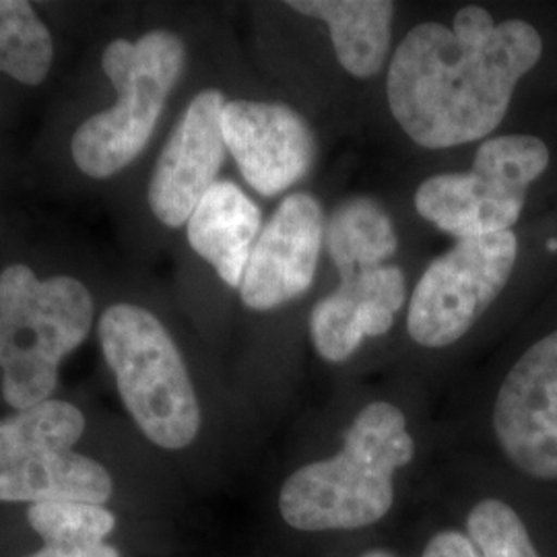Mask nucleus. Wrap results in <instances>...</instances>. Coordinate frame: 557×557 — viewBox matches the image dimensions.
<instances>
[{"instance_id": "3", "label": "nucleus", "mask_w": 557, "mask_h": 557, "mask_svg": "<svg viewBox=\"0 0 557 557\" xmlns=\"http://www.w3.org/2000/svg\"><path fill=\"white\" fill-rule=\"evenodd\" d=\"M94 296L71 275L40 278L23 262L0 271L2 397L15 411L52 397L62 359L85 343Z\"/></svg>"}, {"instance_id": "2", "label": "nucleus", "mask_w": 557, "mask_h": 557, "mask_svg": "<svg viewBox=\"0 0 557 557\" xmlns=\"http://www.w3.org/2000/svg\"><path fill=\"white\" fill-rule=\"evenodd\" d=\"M416 457V440L397 405L374 400L347 428L341 450L283 481L278 515L301 533L359 531L395 506V479Z\"/></svg>"}, {"instance_id": "5", "label": "nucleus", "mask_w": 557, "mask_h": 557, "mask_svg": "<svg viewBox=\"0 0 557 557\" xmlns=\"http://www.w3.org/2000/svg\"><path fill=\"white\" fill-rule=\"evenodd\" d=\"M98 335L140 432L165 450L188 448L200 432L199 398L163 322L137 304H114L101 314Z\"/></svg>"}, {"instance_id": "17", "label": "nucleus", "mask_w": 557, "mask_h": 557, "mask_svg": "<svg viewBox=\"0 0 557 557\" xmlns=\"http://www.w3.org/2000/svg\"><path fill=\"white\" fill-rule=\"evenodd\" d=\"M85 432V416L73 403L50 398L0 419V467L40 450H73Z\"/></svg>"}, {"instance_id": "10", "label": "nucleus", "mask_w": 557, "mask_h": 557, "mask_svg": "<svg viewBox=\"0 0 557 557\" xmlns=\"http://www.w3.org/2000/svg\"><path fill=\"white\" fill-rule=\"evenodd\" d=\"M220 89L197 94L161 149L147 186L151 213L168 227L186 225L202 197L215 186L227 153Z\"/></svg>"}, {"instance_id": "20", "label": "nucleus", "mask_w": 557, "mask_h": 557, "mask_svg": "<svg viewBox=\"0 0 557 557\" xmlns=\"http://www.w3.org/2000/svg\"><path fill=\"white\" fill-rule=\"evenodd\" d=\"M310 338L320 358L331 363H343L359 349L366 337L359 306L335 289L312 308Z\"/></svg>"}, {"instance_id": "21", "label": "nucleus", "mask_w": 557, "mask_h": 557, "mask_svg": "<svg viewBox=\"0 0 557 557\" xmlns=\"http://www.w3.org/2000/svg\"><path fill=\"white\" fill-rule=\"evenodd\" d=\"M421 557H481V554L469 535L457 529H446L428 541Z\"/></svg>"}, {"instance_id": "4", "label": "nucleus", "mask_w": 557, "mask_h": 557, "mask_svg": "<svg viewBox=\"0 0 557 557\" xmlns=\"http://www.w3.org/2000/svg\"><path fill=\"white\" fill-rule=\"evenodd\" d=\"M186 64V46L170 29H151L139 40H112L101 69L116 89V101L83 120L71 140V156L85 176L108 180L145 151Z\"/></svg>"}, {"instance_id": "19", "label": "nucleus", "mask_w": 557, "mask_h": 557, "mask_svg": "<svg viewBox=\"0 0 557 557\" xmlns=\"http://www.w3.org/2000/svg\"><path fill=\"white\" fill-rule=\"evenodd\" d=\"M467 535L481 557H541L517 510L498 498L481 499L471 508Z\"/></svg>"}, {"instance_id": "12", "label": "nucleus", "mask_w": 557, "mask_h": 557, "mask_svg": "<svg viewBox=\"0 0 557 557\" xmlns=\"http://www.w3.org/2000/svg\"><path fill=\"white\" fill-rule=\"evenodd\" d=\"M260 232L259 205L230 180H218L186 223L190 248L234 289L244 281Z\"/></svg>"}, {"instance_id": "7", "label": "nucleus", "mask_w": 557, "mask_h": 557, "mask_svg": "<svg viewBox=\"0 0 557 557\" xmlns=\"http://www.w3.org/2000/svg\"><path fill=\"white\" fill-rule=\"evenodd\" d=\"M517 260L515 232L458 239L419 278L407 312L409 337L428 349L455 345L498 299Z\"/></svg>"}, {"instance_id": "11", "label": "nucleus", "mask_w": 557, "mask_h": 557, "mask_svg": "<svg viewBox=\"0 0 557 557\" xmlns=\"http://www.w3.org/2000/svg\"><path fill=\"white\" fill-rule=\"evenodd\" d=\"M324 227L320 200L308 193L285 197L255 244L239 285L242 304L269 312L304 296L317 277Z\"/></svg>"}, {"instance_id": "18", "label": "nucleus", "mask_w": 557, "mask_h": 557, "mask_svg": "<svg viewBox=\"0 0 557 557\" xmlns=\"http://www.w3.org/2000/svg\"><path fill=\"white\" fill-rule=\"evenodd\" d=\"M54 41L27 0H0V73L36 87L48 79Z\"/></svg>"}, {"instance_id": "9", "label": "nucleus", "mask_w": 557, "mask_h": 557, "mask_svg": "<svg viewBox=\"0 0 557 557\" xmlns=\"http://www.w3.org/2000/svg\"><path fill=\"white\" fill-rule=\"evenodd\" d=\"M221 126L239 174L262 197L296 186L317 160L310 122L287 103L227 101Z\"/></svg>"}, {"instance_id": "1", "label": "nucleus", "mask_w": 557, "mask_h": 557, "mask_svg": "<svg viewBox=\"0 0 557 557\" xmlns=\"http://www.w3.org/2000/svg\"><path fill=\"white\" fill-rule=\"evenodd\" d=\"M543 57L529 21L496 23L483 7L460 9L453 25H416L391 60L386 98L405 135L448 149L490 135L506 119L517 85Z\"/></svg>"}, {"instance_id": "13", "label": "nucleus", "mask_w": 557, "mask_h": 557, "mask_svg": "<svg viewBox=\"0 0 557 557\" xmlns=\"http://www.w3.org/2000/svg\"><path fill=\"white\" fill-rule=\"evenodd\" d=\"M112 492L108 469L75 450H40L0 467V502L103 506Z\"/></svg>"}, {"instance_id": "6", "label": "nucleus", "mask_w": 557, "mask_h": 557, "mask_svg": "<svg viewBox=\"0 0 557 557\" xmlns=\"http://www.w3.org/2000/svg\"><path fill=\"white\" fill-rule=\"evenodd\" d=\"M549 149L533 135H502L479 145L469 172L438 174L419 184V215L457 239L512 232L529 188L549 168Z\"/></svg>"}, {"instance_id": "15", "label": "nucleus", "mask_w": 557, "mask_h": 557, "mask_svg": "<svg viewBox=\"0 0 557 557\" xmlns=\"http://www.w3.org/2000/svg\"><path fill=\"white\" fill-rule=\"evenodd\" d=\"M324 244L338 277L376 269L398 250L395 223L386 209L368 197L341 202L324 227Z\"/></svg>"}, {"instance_id": "22", "label": "nucleus", "mask_w": 557, "mask_h": 557, "mask_svg": "<svg viewBox=\"0 0 557 557\" xmlns=\"http://www.w3.org/2000/svg\"><path fill=\"white\" fill-rule=\"evenodd\" d=\"M359 557H397L393 552H386V549H372V552H366Z\"/></svg>"}, {"instance_id": "16", "label": "nucleus", "mask_w": 557, "mask_h": 557, "mask_svg": "<svg viewBox=\"0 0 557 557\" xmlns=\"http://www.w3.org/2000/svg\"><path fill=\"white\" fill-rule=\"evenodd\" d=\"M32 529L44 539V547L29 557H120L106 543L116 518L94 504H32L27 508Z\"/></svg>"}, {"instance_id": "8", "label": "nucleus", "mask_w": 557, "mask_h": 557, "mask_svg": "<svg viewBox=\"0 0 557 557\" xmlns=\"http://www.w3.org/2000/svg\"><path fill=\"white\" fill-rule=\"evenodd\" d=\"M492 425L502 453L524 475L557 481V329L510 368Z\"/></svg>"}, {"instance_id": "14", "label": "nucleus", "mask_w": 557, "mask_h": 557, "mask_svg": "<svg viewBox=\"0 0 557 557\" xmlns=\"http://www.w3.org/2000/svg\"><path fill=\"white\" fill-rule=\"evenodd\" d=\"M304 17L326 23L341 66L358 77L379 75L388 59L395 2L391 0H289Z\"/></svg>"}]
</instances>
